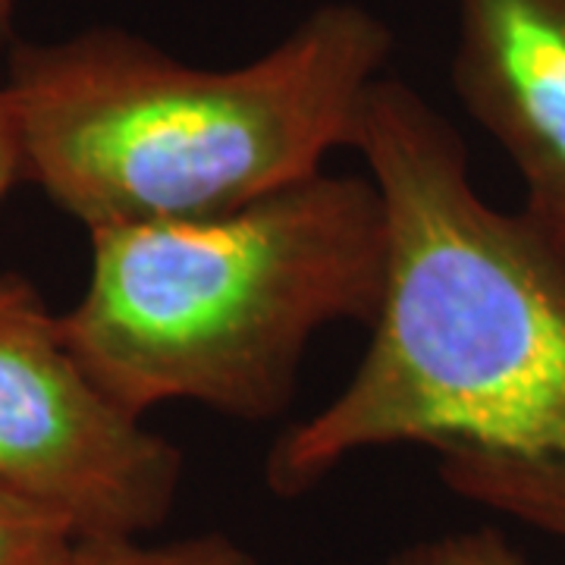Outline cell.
<instances>
[{"instance_id": "6da1fadb", "label": "cell", "mask_w": 565, "mask_h": 565, "mask_svg": "<svg viewBox=\"0 0 565 565\" xmlns=\"http://www.w3.org/2000/svg\"><path fill=\"white\" fill-rule=\"evenodd\" d=\"M386 211L371 343L333 403L282 434L267 484L299 497L381 446H422L468 503L565 541V252L487 202L459 129L377 79L355 148Z\"/></svg>"}, {"instance_id": "7a4b0ae2", "label": "cell", "mask_w": 565, "mask_h": 565, "mask_svg": "<svg viewBox=\"0 0 565 565\" xmlns=\"http://www.w3.org/2000/svg\"><path fill=\"white\" fill-rule=\"evenodd\" d=\"M390 47L386 22L349 0L223 70L114 25L25 41L3 76L22 180L88 233L236 211L355 148Z\"/></svg>"}, {"instance_id": "3957f363", "label": "cell", "mask_w": 565, "mask_h": 565, "mask_svg": "<svg viewBox=\"0 0 565 565\" xmlns=\"http://www.w3.org/2000/svg\"><path fill=\"white\" fill-rule=\"evenodd\" d=\"M73 355L145 418L195 403L267 422L292 399L308 343L371 327L386 282V211L371 177L315 173L199 221L92 230Z\"/></svg>"}, {"instance_id": "277c9868", "label": "cell", "mask_w": 565, "mask_h": 565, "mask_svg": "<svg viewBox=\"0 0 565 565\" xmlns=\"http://www.w3.org/2000/svg\"><path fill=\"white\" fill-rule=\"evenodd\" d=\"M180 481V449L95 384L32 282L0 274V490L117 541L161 527Z\"/></svg>"}, {"instance_id": "5b68a950", "label": "cell", "mask_w": 565, "mask_h": 565, "mask_svg": "<svg viewBox=\"0 0 565 565\" xmlns=\"http://www.w3.org/2000/svg\"><path fill=\"white\" fill-rule=\"evenodd\" d=\"M452 85L525 185L522 214L565 252V0H456Z\"/></svg>"}, {"instance_id": "8992f818", "label": "cell", "mask_w": 565, "mask_h": 565, "mask_svg": "<svg viewBox=\"0 0 565 565\" xmlns=\"http://www.w3.org/2000/svg\"><path fill=\"white\" fill-rule=\"evenodd\" d=\"M70 565H258V559L223 534H202L163 544L145 537L79 541Z\"/></svg>"}, {"instance_id": "52a82bcc", "label": "cell", "mask_w": 565, "mask_h": 565, "mask_svg": "<svg viewBox=\"0 0 565 565\" xmlns=\"http://www.w3.org/2000/svg\"><path fill=\"white\" fill-rule=\"evenodd\" d=\"M76 544L61 515L0 490V565H70Z\"/></svg>"}, {"instance_id": "ba28073f", "label": "cell", "mask_w": 565, "mask_h": 565, "mask_svg": "<svg viewBox=\"0 0 565 565\" xmlns=\"http://www.w3.org/2000/svg\"><path fill=\"white\" fill-rule=\"evenodd\" d=\"M390 565H527L500 531H462L396 553Z\"/></svg>"}, {"instance_id": "9c48e42d", "label": "cell", "mask_w": 565, "mask_h": 565, "mask_svg": "<svg viewBox=\"0 0 565 565\" xmlns=\"http://www.w3.org/2000/svg\"><path fill=\"white\" fill-rule=\"evenodd\" d=\"M22 180V161H20V139H17V122L13 110L7 102L3 82H0V202L3 195Z\"/></svg>"}, {"instance_id": "30bf717a", "label": "cell", "mask_w": 565, "mask_h": 565, "mask_svg": "<svg viewBox=\"0 0 565 565\" xmlns=\"http://www.w3.org/2000/svg\"><path fill=\"white\" fill-rule=\"evenodd\" d=\"M17 7H20V0H0V44L10 39V29H13Z\"/></svg>"}]
</instances>
